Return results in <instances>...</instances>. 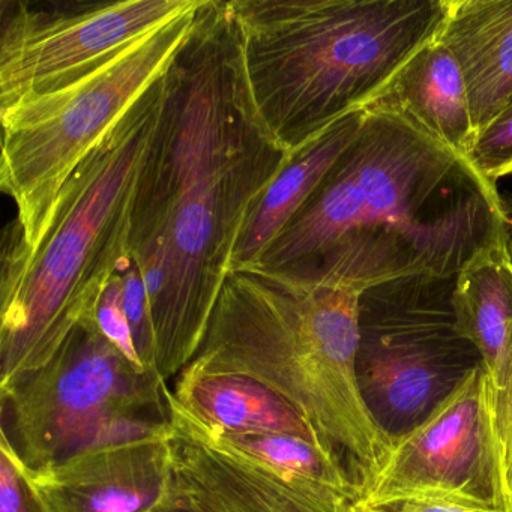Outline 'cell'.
<instances>
[{
  "label": "cell",
  "mask_w": 512,
  "mask_h": 512,
  "mask_svg": "<svg viewBox=\"0 0 512 512\" xmlns=\"http://www.w3.org/2000/svg\"><path fill=\"white\" fill-rule=\"evenodd\" d=\"M289 157L251 100L229 0H202L164 74L131 215L164 382L199 353L242 230Z\"/></svg>",
  "instance_id": "obj_1"
},
{
  "label": "cell",
  "mask_w": 512,
  "mask_h": 512,
  "mask_svg": "<svg viewBox=\"0 0 512 512\" xmlns=\"http://www.w3.org/2000/svg\"><path fill=\"white\" fill-rule=\"evenodd\" d=\"M511 212L482 178L409 116L374 101L350 145L256 265L308 286L454 280Z\"/></svg>",
  "instance_id": "obj_2"
},
{
  "label": "cell",
  "mask_w": 512,
  "mask_h": 512,
  "mask_svg": "<svg viewBox=\"0 0 512 512\" xmlns=\"http://www.w3.org/2000/svg\"><path fill=\"white\" fill-rule=\"evenodd\" d=\"M229 2L251 100L289 155L371 106L446 16V0Z\"/></svg>",
  "instance_id": "obj_3"
},
{
  "label": "cell",
  "mask_w": 512,
  "mask_h": 512,
  "mask_svg": "<svg viewBox=\"0 0 512 512\" xmlns=\"http://www.w3.org/2000/svg\"><path fill=\"white\" fill-rule=\"evenodd\" d=\"M361 295L352 287L233 269L191 362L208 373L256 380L289 401L341 458L358 496L392 448L356 374Z\"/></svg>",
  "instance_id": "obj_4"
},
{
  "label": "cell",
  "mask_w": 512,
  "mask_h": 512,
  "mask_svg": "<svg viewBox=\"0 0 512 512\" xmlns=\"http://www.w3.org/2000/svg\"><path fill=\"white\" fill-rule=\"evenodd\" d=\"M163 97L164 76L74 170L37 250L4 236L0 389L40 370L97 319L104 290L130 262L134 199Z\"/></svg>",
  "instance_id": "obj_5"
},
{
  "label": "cell",
  "mask_w": 512,
  "mask_h": 512,
  "mask_svg": "<svg viewBox=\"0 0 512 512\" xmlns=\"http://www.w3.org/2000/svg\"><path fill=\"white\" fill-rule=\"evenodd\" d=\"M200 5L202 0L79 82L0 110V187L17 208L16 223L5 235L17 247L37 250L62 188L119 119L166 74L190 37Z\"/></svg>",
  "instance_id": "obj_6"
},
{
  "label": "cell",
  "mask_w": 512,
  "mask_h": 512,
  "mask_svg": "<svg viewBox=\"0 0 512 512\" xmlns=\"http://www.w3.org/2000/svg\"><path fill=\"white\" fill-rule=\"evenodd\" d=\"M169 389L134 367L97 319L71 334L40 370L0 389L2 440L17 467L41 469L77 452L151 436L169 418Z\"/></svg>",
  "instance_id": "obj_7"
},
{
  "label": "cell",
  "mask_w": 512,
  "mask_h": 512,
  "mask_svg": "<svg viewBox=\"0 0 512 512\" xmlns=\"http://www.w3.org/2000/svg\"><path fill=\"white\" fill-rule=\"evenodd\" d=\"M452 289L454 280L418 275L359 298L356 374L374 421L392 442L482 367L478 350L458 331Z\"/></svg>",
  "instance_id": "obj_8"
},
{
  "label": "cell",
  "mask_w": 512,
  "mask_h": 512,
  "mask_svg": "<svg viewBox=\"0 0 512 512\" xmlns=\"http://www.w3.org/2000/svg\"><path fill=\"white\" fill-rule=\"evenodd\" d=\"M199 0H0V110L61 91Z\"/></svg>",
  "instance_id": "obj_9"
},
{
  "label": "cell",
  "mask_w": 512,
  "mask_h": 512,
  "mask_svg": "<svg viewBox=\"0 0 512 512\" xmlns=\"http://www.w3.org/2000/svg\"><path fill=\"white\" fill-rule=\"evenodd\" d=\"M406 493H445L503 509L478 367L412 430L392 442L382 469L352 502Z\"/></svg>",
  "instance_id": "obj_10"
},
{
  "label": "cell",
  "mask_w": 512,
  "mask_h": 512,
  "mask_svg": "<svg viewBox=\"0 0 512 512\" xmlns=\"http://www.w3.org/2000/svg\"><path fill=\"white\" fill-rule=\"evenodd\" d=\"M167 436L169 422L151 436L86 449L41 469L16 467L37 512L172 511Z\"/></svg>",
  "instance_id": "obj_11"
},
{
  "label": "cell",
  "mask_w": 512,
  "mask_h": 512,
  "mask_svg": "<svg viewBox=\"0 0 512 512\" xmlns=\"http://www.w3.org/2000/svg\"><path fill=\"white\" fill-rule=\"evenodd\" d=\"M439 40L463 74L479 137L512 101V0H446Z\"/></svg>",
  "instance_id": "obj_12"
},
{
  "label": "cell",
  "mask_w": 512,
  "mask_h": 512,
  "mask_svg": "<svg viewBox=\"0 0 512 512\" xmlns=\"http://www.w3.org/2000/svg\"><path fill=\"white\" fill-rule=\"evenodd\" d=\"M170 395L197 421L217 430L236 434H286L331 451L289 401L248 377L208 373L190 364L179 373Z\"/></svg>",
  "instance_id": "obj_13"
},
{
  "label": "cell",
  "mask_w": 512,
  "mask_h": 512,
  "mask_svg": "<svg viewBox=\"0 0 512 512\" xmlns=\"http://www.w3.org/2000/svg\"><path fill=\"white\" fill-rule=\"evenodd\" d=\"M509 226L500 224L454 278L458 331L478 350L488 382L499 376L512 334V256Z\"/></svg>",
  "instance_id": "obj_14"
},
{
  "label": "cell",
  "mask_w": 512,
  "mask_h": 512,
  "mask_svg": "<svg viewBox=\"0 0 512 512\" xmlns=\"http://www.w3.org/2000/svg\"><path fill=\"white\" fill-rule=\"evenodd\" d=\"M376 101L400 110L466 160L475 148L478 134L466 83L454 55L439 38L412 58Z\"/></svg>",
  "instance_id": "obj_15"
},
{
  "label": "cell",
  "mask_w": 512,
  "mask_h": 512,
  "mask_svg": "<svg viewBox=\"0 0 512 512\" xmlns=\"http://www.w3.org/2000/svg\"><path fill=\"white\" fill-rule=\"evenodd\" d=\"M364 112L341 119L322 136L290 154L286 166L254 206L242 230L233 256L232 271L251 268L259 262L269 245L283 232L350 145L361 127Z\"/></svg>",
  "instance_id": "obj_16"
},
{
  "label": "cell",
  "mask_w": 512,
  "mask_h": 512,
  "mask_svg": "<svg viewBox=\"0 0 512 512\" xmlns=\"http://www.w3.org/2000/svg\"><path fill=\"white\" fill-rule=\"evenodd\" d=\"M181 410L199 433L221 448L251 458L284 478L305 479L325 485L352 500L358 497V487L341 458L317 443L286 434L226 433L197 421L182 407Z\"/></svg>",
  "instance_id": "obj_17"
},
{
  "label": "cell",
  "mask_w": 512,
  "mask_h": 512,
  "mask_svg": "<svg viewBox=\"0 0 512 512\" xmlns=\"http://www.w3.org/2000/svg\"><path fill=\"white\" fill-rule=\"evenodd\" d=\"M485 410L503 509L512 512V334L499 376L493 383L485 377Z\"/></svg>",
  "instance_id": "obj_18"
},
{
  "label": "cell",
  "mask_w": 512,
  "mask_h": 512,
  "mask_svg": "<svg viewBox=\"0 0 512 512\" xmlns=\"http://www.w3.org/2000/svg\"><path fill=\"white\" fill-rule=\"evenodd\" d=\"M124 281V305L133 331L134 344L146 370L155 373V341L152 329L151 304L142 272L130 262L121 271ZM157 374V373H155Z\"/></svg>",
  "instance_id": "obj_19"
},
{
  "label": "cell",
  "mask_w": 512,
  "mask_h": 512,
  "mask_svg": "<svg viewBox=\"0 0 512 512\" xmlns=\"http://www.w3.org/2000/svg\"><path fill=\"white\" fill-rule=\"evenodd\" d=\"M467 161L494 185L503 176L512 175V101L478 137Z\"/></svg>",
  "instance_id": "obj_20"
},
{
  "label": "cell",
  "mask_w": 512,
  "mask_h": 512,
  "mask_svg": "<svg viewBox=\"0 0 512 512\" xmlns=\"http://www.w3.org/2000/svg\"><path fill=\"white\" fill-rule=\"evenodd\" d=\"M97 325L104 337L134 365L142 371L143 367L134 344L133 331L124 305V281L122 274H116L101 296L97 308ZM151 373V371H149Z\"/></svg>",
  "instance_id": "obj_21"
},
{
  "label": "cell",
  "mask_w": 512,
  "mask_h": 512,
  "mask_svg": "<svg viewBox=\"0 0 512 512\" xmlns=\"http://www.w3.org/2000/svg\"><path fill=\"white\" fill-rule=\"evenodd\" d=\"M352 503L373 512H499L445 493H406L362 505Z\"/></svg>",
  "instance_id": "obj_22"
},
{
  "label": "cell",
  "mask_w": 512,
  "mask_h": 512,
  "mask_svg": "<svg viewBox=\"0 0 512 512\" xmlns=\"http://www.w3.org/2000/svg\"><path fill=\"white\" fill-rule=\"evenodd\" d=\"M0 455V512H37L13 458L4 449Z\"/></svg>",
  "instance_id": "obj_23"
},
{
  "label": "cell",
  "mask_w": 512,
  "mask_h": 512,
  "mask_svg": "<svg viewBox=\"0 0 512 512\" xmlns=\"http://www.w3.org/2000/svg\"><path fill=\"white\" fill-rule=\"evenodd\" d=\"M352 500L340 493H326L317 497L308 512H349Z\"/></svg>",
  "instance_id": "obj_24"
},
{
  "label": "cell",
  "mask_w": 512,
  "mask_h": 512,
  "mask_svg": "<svg viewBox=\"0 0 512 512\" xmlns=\"http://www.w3.org/2000/svg\"><path fill=\"white\" fill-rule=\"evenodd\" d=\"M349 512H373V511H368V509L359 508V506L353 505V503L350 502Z\"/></svg>",
  "instance_id": "obj_25"
},
{
  "label": "cell",
  "mask_w": 512,
  "mask_h": 512,
  "mask_svg": "<svg viewBox=\"0 0 512 512\" xmlns=\"http://www.w3.org/2000/svg\"><path fill=\"white\" fill-rule=\"evenodd\" d=\"M509 212H511V226H509V250H511L512 256V206L509 208Z\"/></svg>",
  "instance_id": "obj_26"
},
{
  "label": "cell",
  "mask_w": 512,
  "mask_h": 512,
  "mask_svg": "<svg viewBox=\"0 0 512 512\" xmlns=\"http://www.w3.org/2000/svg\"><path fill=\"white\" fill-rule=\"evenodd\" d=\"M167 512H185V511H182V509H172V511H167Z\"/></svg>",
  "instance_id": "obj_27"
}]
</instances>
